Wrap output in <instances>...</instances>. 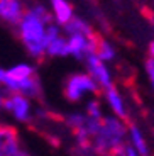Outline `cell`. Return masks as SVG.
<instances>
[{"mask_svg": "<svg viewBox=\"0 0 154 156\" xmlns=\"http://www.w3.org/2000/svg\"><path fill=\"white\" fill-rule=\"evenodd\" d=\"M51 24V14L44 7H32L24 12L22 19L17 24V32L22 39L27 53L36 59L46 55V29Z\"/></svg>", "mask_w": 154, "mask_h": 156, "instance_id": "6da1fadb", "label": "cell"}, {"mask_svg": "<svg viewBox=\"0 0 154 156\" xmlns=\"http://www.w3.org/2000/svg\"><path fill=\"white\" fill-rule=\"evenodd\" d=\"M125 133L127 127L120 117H105L98 133L93 136V148L102 156H122Z\"/></svg>", "mask_w": 154, "mask_h": 156, "instance_id": "7a4b0ae2", "label": "cell"}, {"mask_svg": "<svg viewBox=\"0 0 154 156\" xmlns=\"http://www.w3.org/2000/svg\"><path fill=\"white\" fill-rule=\"evenodd\" d=\"M96 92H98V83L93 80L92 75L78 73V75H71L66 80L65 95L71 102H78L85 94H96Z\"/></svg>", "mask_w": 154, "mask_h": 156, "instance_id": "3957f363", "label": "cell"}, {"mask_svg": "<svg viewBox=\"0 0 154 156\" xmlns=\"http://www.w3.org/2000/svg\"><path fill=\"white\" fill-rule=\"evenodd\" d=\"M100 37L98 36H83V34H69L68 39V53L78 59H85L88 55L95 53Z\"/></svg>", "mask_w": 154, "mask_h": 156, "instance_id": "277c9868", "label": "cell"}, {"mask_svg": "<svg viewBox=\"0 0 154 156\" xmlns=\"http://www.w3.org/2000/svg\"><path fill=\"white\" fill-rule=\"evenodd\" d=\"M0 156H29L20 149L19 133L12 126H0Z\"/></svg>", "mask_w": 154, "mask_h": 156, "instance_id": "5b68a950", "label": "cell"}, {"mask_svg": "<svg viewBox=\"0 0 154 156\" xmlns=\"http://www.w3.org/2000/svg\"><path fill=\"white\" fill-rule=\"evenodd\" d=\"M86 61V66H88V71L90 75L93 76V80H95L98 85L102 87V88H108V87H112V78H110V71H108V68L105 66V61L103 59H100L98 56H96V53H92V55H88L85 58Z\"/></svg>", "mask_w": 154, "mask_h": 156, "instance_id": "8992f818", "label": "cell"}, {"mask_svg": "<svg viewBox=\"0 0 154 156\" xmlns=\"http://www.w3.org/2000/svg\"><path fill=\"white\" fill-rule=\"evenodd\" d=\"M4 109L10 110L16 119L19 121H27L31 117V104L26 95L19 94V92H10L9 97L4 102Z\"/></svg>", "mask_w": 154, "mask_h": 156, "instance_id": "52a82bcc", "label": "cell"}, {"mask_svg": "<svg viewBox=\"0 0 154 156\" xmlns=\"http://www.w3.org/2000/svg\"><path fill=\"white\" fill-rule=\"evenodd\" d=\"M24 16V9L20 0H0V19L7 24L17 26Z\"/></svg>", "mask_w": 154, "mask_h": 156, "instance_id": "ba28073f", "label": "cell"}, {"mask_svg": "<svg viewBox=\"0 0 154 156\" xmlns=\"http://www.w3.org/2000/svg\"><path fill=\"white\" fill-rule=\"evenodd\" d=\"M51 7H53L58 24H61V26H65L66 22L73 19V7L68 0H51Z\"/></svg>", "mask_w": 154, "mask_h": 156, "instance_id": "9c48e42d", "label": "cell"}, {"mask_svg": "<svg viewBox=\"0 0 154 156\" xmlns=\"http://www.w3.org/2000/svg\"><path fill=\"white\" fill-rule=\"evenodd\" d=\"M34 75V68L31 65H27V63H20V65H16V66H12L10 70L5 71V80L4 83L7 82H20V80H26V78L32 76ZM2 83V85H4Z\"/></svg>", "mask_w": 154, "mask_h": 156, "instance_id": "30bf717a", "label": "cell"}, {"mask_svg": "<svg viewBox=\"0 0 154 156\" xmlns=\"http://www.w3.org/2000/svg\"><path fill=\"white\" fill-rule=\"evenodd\" d=\"M105 97H107V102L110 104L112 110L120 117V119H127V112H125V107H124V100L120 97L119 90L112 85L108 88H105Z\"/></svg>", "mask_w": 154, "mask_h": 156, "instance_id": "8fae6325", "label": "cell"}, {"mask_svg": "<svg viewBox=\"0 0 154 156\" xmlns=\"http://www.w3.org/2000/svg\"><path fill=\"white\" fill-rule=\"evenodd\" d=\"M65 31L68 34H83V36H95L93 29L90 27V24L85 22L80 17H73L69 22L65 24Z\"/></svg>", "mask_w": 154, "mask_h": 156, "instance_id": "7c38bea8", "label": "cell"}, {"mask_svg": "<svg viewBox=\"0 0 154 156\" xmlns=\"http://www.w3.org/2000/svg\"><path fill=\"white\" fill-rule=\"evenodd\" d=\"M46 55L49 56H68V41L61 36L54 37L46 48Z\"/></svg>", "mask_w": 154, "mask_h": 156, "instance_id": "4fadbf2b", "label": "cell"}, {"mask_svg": "<svg viewBox=\"0 0 154 156\" xmlns=\"http://www.w3.org/2000/svg\"><path fill=\"white\" fill-rule=\"evenodd\" d=\"M129 133H131L132 146L137 149V153H141L142 156H147V154H149V149H147L146 141H144V137H142V134H141V131H139L135 126H132V127L129 129Z\"/></svg>", "mask_w": 154, "mask_h": 156, "instance_id": "5bb4252c", "label": "cell"}, {"mask_svg": "<svg viewBox=\"0 0 154 156\" xmlns=\"http://www.w3.org/2000/svg\"><path fill=\"white\" fill-rule=\"evenodd\" d=\"M95 53H96V56H98L100 59H103L105 63L112 61V59L115 58V51H114V48H112L107 41H103V39H100V41H98V46H96Z\"/></svg>", "mask_w": 154, "mask_h": 156, "instance_id": "9a60e30c", "label": "cell"}, {"mask_svg": "<svg viewBox=\"0 0 154 156\" xmlns=\"http://www.w3.org/2000/svg\"><path fill=\"white\" fill-rule=\"evenodd\" d=\"M86 114L96 119H102V110H100V104L98 102H90L88 107H86Z\"/></svg>", "mask_w": 154, "mask_h": 156, "instance_id": "2e32d148", "label": "cell"}, {"mask_svg": "<svg viewBox=\"0 0 154 156\" xmlns=\"http://www.w3.org/2000/svg\"><path fill=\"white\" fill-rule=\"evenodd\" d=\"M146 71H147V75H149L151 83H152V87H154V58H151V56L146 61Z\"/></svg>", "mask_w": 154, "mask_h": 156, "instance_id": "e0dca14e", "label": "cell"}, {"mask_svg": "<svg viewBox=\"0 0 154 156\" xmlns=\"http://www.w3.org/2000/svg\"><path fill=\"white\" fill-rule=\"evenodd\" d=\"M122 156H137V149H135V148H134V146H132V144H127V146H124Z\"/></svg>", "mask_w": 154, "mask_h": 156, "instance_id": "ac0fdd59", "label": "cell"}, {"mask_svg": "<svg viewBox=\"0 0 154 156\" xmlns=\"http://www.w3.org/2000/svg\"><path fill=\"white\" fill-rule=\"evenodd\" d=\"M149 56H151V58H154V41H152V43H149Z\"/></svg>", "mask_w": 154, "mask_h": 156, "instance_id": "d6986e66", "label": "cell"}, {"mask_svg": "<svg viewBox=\"0 0 154 156\" xmlns=\"http://www.w3.org/2000/svg\"><path fill=\"white\" fill-rule=\"evenodd\" d=\"M4 80H5V70L0 68V83H4Z\"/></svg>", "mask_w": 154, "mask_h": 156, "instance_id": "ffe728a7", "label": "cell"}]
</instances>
